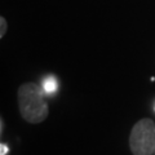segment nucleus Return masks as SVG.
<instances>
[{
	"label": "nucleus",
	"instance_id": "nucleus-1",
	"mask_svg": "<svg viewBox=\"0 0 155 155\" xmlns=\"http://www.w3.org/2000/svg\"><path fill=\"white\" fill-rule=\"evenodd\" d=\"M43 87L26 83L18 89V105L23 119L30 123H40L48 116V104Z\"/></svg>",
	"mask_w": 155,
	"mask_h": 155
},
{
	"label": "nucleus",
	"instance_id": "nucleus-2",
	"mask_svg": "<svg viewBox=\"0 0 155 155\" xmlns=\"http://www.w3.org/2000/svg\"><path fill=\"white\" fill-rule=\"evenodd\" d=\"M129 146L134 155H153L155 150V123L142 119L136 123L129 137Z\"/></svg>",
	"mask_w": 155,
	"mask_h": 155
},
{
	"label": "nucleus",
	"instance_id": "nucleus-3",
	"mask_svg": "<svg viewBox=\"0 0 155 155\" xmlns=\"http://www.w3.org/2000/svg\"><path fill=\"white\" fill-rule=\"evenodd\" d=\"M43 89H44V92L47 94H54L57 89H58V81L57 79L53 75H49L47 76L44 80H43Z\"/></svg>",
	"mask_w": 155,
	"mask_h": 155
},
{
	"label": "nucleus",
	"instance_id": "nucleus-4",
	"mask_svg": "<svg viewBox=\"0 0 155 155\" xmlns=\"http://www.w3.org/2000/svg\"><path fill=\"white\" fill-rule=\"evenodd\" d=\"M0 26H2V30H0V38H3L4 34H5V30H7V22H5V19H4V17L0 18Z\"/></svg>",
	"mask_w": 155,
	"mask_h": 155
},
{
	"label": "nucleus",
	"instance_id": "nucleus-5",
	"mask_svg": "<svg viewBox=\"0 0 155 155\" xmlns=\"http://www.w3.org/2000/svg\"><path fill=\"white\" fill-rule=\"evenodd\" d=\"M8 153V146L7 145H2V146H0V155H5Z\"/></svg>",
	"mask_w": 155,
	"mask_h": 155
}]
</instances>
